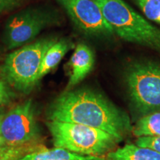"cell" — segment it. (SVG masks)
Returning <instances> with one entry per match:
<instances>
[{"label":"cell","instance_id":"19","mask_svg":"<svg viewBox=\"0 0 160 160\" xmlns=\"http://www.w3.org/2000/svg\"><path fill=\"white\" fill-rule=\"evenodd\" d=\"M5 111H2V112H1V113H0V120H1V118L2 117V116H3L4 114H5Z\"/></svg>","mask_w":160,"mask_h":160},{"label":"cell","instance_id":"15","mask_svg":"<svg viewBox=\"0 0 160 160\" xmlns=\"http://www.w3.org/2000/svg\"><path fill=\"white\" fill-rule=\"evenodd\" d=\"M151 21L160 25V0H133Z\"/></svg>","mask_w":160,"mask_h":160},{"label":"cell","instance_id":"13","mask_svg":"<svg viewBox=\"0 0 160 160\" xmlns=\"http://www.w3.org/2000/svg\"><path fill=\"white\" fill-rule=\"evenodd\" d=\"M135 137H160V111L143 116L133 127Z\"/></svg>","mask_w":160,"mask_h":160},{"label":"cell","instance_id":"11","mask_svg":"<svg viewBox=\"0 0 160 160\" xmlns=\"http://www.w3.org/2000/svg\"><path fill=\"white\" fill-rule=\"evenodd\" d=\"M73 46V45L71 40L62 39L57 40L51 47H50L43 58L38 74V81L57 67Z\"/></svg>","mask_w":160,"mask_h":160},{"label":"cell","instance_id":"12","mask_svg":"<svg viewBox=\"0 0 160 160\" xmlns=\"http://www.w3.org/2000/svg\"><path fill=\"white\" fill-rule=\"evenodd\" d=\"M106 160H160V153L148 148L128 144L106 155Z\"/></svg>","mask_w":160,"mask_h":160},{"label":"cell","instance_id":"8","mask_svg":"<svg viewBox=\"0 0 160 160\" xmlns=\"http://www.w3.org/2000/svg\"><path fill=\"white\" fill-rule=\"evenodd\" d=\"M73 22L84 33L94 36L113 34V31L94 0H58Z\"/></svg>","mask_w":160,"mask_h":160},{"label":"cell","instance_id":"3","mask_svg":"<svg viewBox=\"0 0 160 160\" xmlns=\"http://www.w3.org/2000/svg\"><path fill=\"white\" fill-rule=\"evenodd\" d=\"M53 145L83 156L102 157L115 150L120 142L102 130L59 121H48Z\"/></svg>","mask_w":160,"mask_h":160},{"label":"cell","instance_id":"17","mask_svg":"<svg viewBox=\"0 0 160 160\" xmlns=\"http://www.w3.org/2000/svg\"><path fill=\"white\" fill-rule=\"evenodd\" d=\"M13 93L9 88V85L0 79V106L8 104L11 101Z\"/></svg>","mask_w":160,"mask_h":160},{"label":"cell","instance_id":"1","mask_svg":"<svg viewBox=\"0 0 160 160\" xmlns=\"http://www.w3.org/2000/svg\"><path fill=\"white\" fill-rule=\"evenodd\" d=\"M48 121L80 124L102 130L122 142L133 131L125 111L95 90H66L49 106Z\"/></svg>","mask_w":160,"mask_h":160},{"label":"cell","instance_id":"14","mask_svg":"<svg viewBox=\"0 0 160 160\" xmlns=\"http://www.w3.org/2000/svg\"><path fill=\"white\" fill-rule=\"evenodd\" d=\"M42 146L40 144L25 146L0 145V160H19Z\"/></svg>","mask_w":160,"mask_h":160},{"label":"cell","instance_id":"2","mask_svg":"<svg viewBox=\"0 0 160 160\" xmlns=\"http://www.w3.org/2000/svg\"><path fill=\"white\" fill-rule=\"evenodd\" d=\"M113 33L129 42L160 52V29L150 23L122 0H94Z\"/></svg>","mask_w":160,"mask_h":160},{"label":"cell","instance_id":"10","mask_svg":"<svg viewBox=\"0 0 160 160\" xmlns=\"http://www.w3.org/2000/svg\"><path fill=\"white\" fill-rule=\"evenodd\" d=\"M19 160H106V158L105 156L79 155L60 148L48 149L42 146Z\"/></svg>","mask_w":160,"mask_h":160},{"label":"cell","instance_id":"6","mask_svg":"<svg viewBox=\"0 0 160 160\" xmlns=\"http://www.w3.org/2000/svg\"><path fill=\"white\" fill-rule=\"evenodd\" d=\"M40 129L31 99L5 113L0 120V145L25 146L39 144Z\"/></svg>","mask_w":160,"mask_h":160},{"label":"cell","instance_id":"18","mask_svg":"<svg viewBox=\"0 0 160 160\" xmlns=\"http://www.w3.org/2000/svg\"><path fill=\"white\" fill-rule=\"evenodd\" d=\"M23 0H0V14L17 8Z\"/></svg>","mask_w":160,"mask_h":160},{"label":"cell","instance_id":"20","mask_svg":"<svg viewBox=\"0 0 160 160\" xmlns=\"http://www.w3.org/2000/svg\"><path fill=\"white\" fill-rule=\"evenodd\" d=\"M5 111V110H4V108L2 107V106H0V113H1V112H2V111Z\"/></svg>","mask_w":160,"mask_h":160},{"label":"cell","instance_id":"7","mask_svg":"<svg viewBox=\"0 0 160 160\" xmlns=\"http://www.w3.org/2000/svg\"><path fill=\"white\" fill-rule=\"evenodd\" d=\"M55 22L51 12L42 8H27L12 15L6 22L4 42L8 50L31 42L42 31Z\"/></svg>","mask_w":160,"mask_h":160},{"label":"cell","instance_id":"5","mask_svg":"<svg viewBox=\"0 0 160 160\" xmlns=\"http://www.w3.org/2000/svg\"><path fill=\"white\" fill-rule=\"evenodd\" d=\"M130 100L137 113L143 116L160 111V64L139 62L125 73Z\"/></svg>","mask_w":160,"mask_h":160},{"label":"cell","instance_id":"16","mask_svg":"<svg viewBox=\"0 0 160 160\" xmlns=\"http://www.w3.org/2000/svg\"><path fill=\"white\" fill-rule=\"evenodd\" d=\"M136 145L148 148L160 153V137H141L136 140Z\"/></svg>","mask_w":160,"mask_h":160},{"label":"cell","instance_id":"4","mask_svg":"<svg viewBox=\"0 0 160 160\" xmlns=\"http://www.w3.org/2000/svg\"><path fill=\"white\" fill-rule=\"evenodd\" d=\"M57 41L55 37L43 38L10 53L0 66L2 79L18 91L28 93L39 82L38 74L45 53Z\"/></svg>","mask_w":160,"mask_h":160},{"label":"cell","instance_id":"9","mask_svg":"<svg viewBox=\"0 0 160 160\" xmlns=\"http://www.w3.org/2000/svg\"><path fill=\"white\" fill-rule=\"evenodd\" d=\"M94 62V53L91 48L84 43L78 44L69 62L71 72L66 90L72 89L82 81L92 71Z\"/></svg>","mask_w":160,"mask_h":160}]
</instances>
